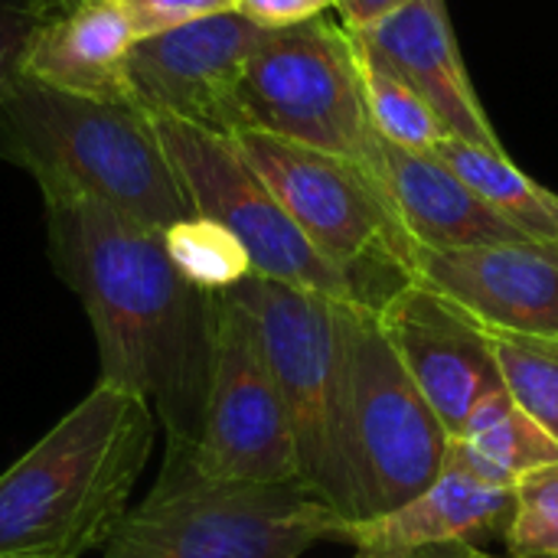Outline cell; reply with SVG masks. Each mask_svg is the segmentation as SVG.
Segmentation results:
<instances>
[{"label": "cell", "instance_id": "1", "mask_svg": "<svg viewBox=\"0 0 558 558\" xmlns=\"http://www.w3.org/2000/svg\"><path fill=\"white\" fill-rule=\"evenodd\" d=\"M46 229L49 262L88 314L98 383L141 396L163 445L193 448L213 369L216 294L173 268L163 232L101 203L52 199Z\"/></svg>", "mask_w": 558, "mask_h": 558}, {"label": "cell", "instance_id": "2", "mask_svg": "<svg viewBox=\"0 0 558 558\" xmlns=\"http://www.w3.org/2000/svg\"><path fill=\"white\" fill-rule=\"evenodd\" d=\"M154 409L108 383L69 409L0 474V558L105 549L157 448Z\"/></svg>", "mask_w": 558, "mask_h": 558}, {"label": "cell", "instance_id": "3", "mask_svg": "<svg viewBox=\"0 0 558 558\" xmlns=\"http://www.w3.org/2000/svg\"><path fill=\"white\" fill-rule=\"evenodd\" d=\"M0 160L23 167L46 203L92 199L157 232L193 216L137 105L95 101L20 75L0 105Z\"/></svg>", "mask_w": 558, "mask_h": 558}, {"label": "cell", "instance_id": "4", "mask_svg": "<svg viewBox=\"0 0 558 558\" xmlns=\"http://www.w3.org/2000/svg\"><path fill=\"white\" fill-rule=\"evenodd\" d=\"M226 294L252 317L262 340L288 409L301 484L343 520H356L347 412L350 320L360 304L258 275H248Z\"/></svg>", "mask_w": 558, "mask_h": 558}, {"label": "cell", "instance_id": "5", "mask_svg": "<svg viewBox=\"0 0 558 558\" xmlns=\"http://www.w3.org/2000/svg\"><path fill=\"white\" fill-rule=\"evenodd\" d=\"M340 526L304 484L213 481L186 448L163 445L154 490L128 510L105 558H301L337 543Z\"/></svg>", "mask_w": 558, "mask_h": 558}, {"label": "cell", "instance_id": "6", "mask_svg": "<svg viewBox=\"0 0 558 558\" xmlns=\"http://www.w3.org/2000/svg\"><path fill=\"white\" fill-rule=\"evenodd\" d=\"M229 137L307 242L353 281L369 311L409 284L412 242L366 167L262 131Z\"/></svg>", "mask_w": 558, "mask_h": 558}, {"label": "cell", "instance_id": "7", "mask_svg": "<svg viewBox=\"0 0 558 558\" xmlns=\"http://www.w3.org/2000/svg\"><path fill=\"white\" fill-rule=\"evenodd\" d=\"M235 131H262L369 170L376 131L350 33L327 16L265 29L232 92L229 134Z\"/></svg>", "mask_w": 558, "mask_h": 558}, {"label": "cell", "instance_id": "8", "mask_svg": "<svg viewBox=\"0 0 558 558\" xmlns=\"http://www.w3.org/2000/svg\"><path fill=\"white\" fill-rule=\"evenodd\" d=\"M350 471L356 520L389 513L422 494L445 468L441 418L392 353L376 311L356 307L350 320Z\"/></svg>", "mask_w": 558, "mask_h": 558}, {"label": "cell", "instance_id": "9", "mask_svg": "<svg viewBox=\"0 0 558 558\" xmlns=\"http://www.w3.org/2000/svg\"><path fill=\"white\" fill-rule=\"evenodd\" d=\"M147 118L183 183L193 216L226 226L245 245L252 275L366 307L353 281L307 242L229 134L160 111H147Z\"/></svg>", "mask_w": 558, "mask_h": 558}, {"label": "cell", "instance_id": "10", "mask_svg": "<svg viewBox=\"0 0 558 558\" xmlns=\"http://www.w3.org/2000/svg\"><path fill=\"white\" fill-rule=\"evenodd\" d=\"M193 468L213 481L301 484L294 435L278 383L252 317L222 291L216 294L213 369Z\"/></svg>", "mask_w": 558, "mask_h": 558}, {"label": "cell", "instance_id": "11", "mask_svg": "<svg viewBox=\"0 0 558 558\" xmlns=\"http://www.w3.org/2000/svg\"><path fill=\"white\" fill-rule=\"evenodd\" d=\"M409 281L464 311L484 330L558 337V242H490L409 252Z\"/></svg>", "mask_w": 558, "mask_h": 558}, {"label": "cell", "instance_id": "12", "mask_svg": "<svg viewBox=\"0 0 558 558\" xmlns=\"http://www.w3.org/2000/svg\"><path fill=\"white\" fill-rule=\"evenodd\" d=\"M262 36L265 26L229 10L137 39L128 59L137 108L229 134L232 92Z\"/></svg>", "mask_w": 558, "mask_h": 558}, {"label": "cell", "instance_id": "13", "mask_svg": "<svg viewBox=\"0 0 558 558\" xmlns=\"http://www.w3.org/2000/svg\"><path fill=\"white\" fill-rule=\"evenodd\" d=\"M376 320L451 438L487 396L504 392L484 327L428 288L415 281L402 284L376 311Z\"/></svg>", "mask_w": 558, "mask_h": 558}, {"label": "cell", "instance_id": "14", "mask_svg": "<svg viewBox=\"0 0 558 558\" xmlns=\"http://www.w3.org/2000/svg\"><path fill=\"white\" fill-rule=\"evenodd\" d=\"M513 517V487L494 484L471 468L445 458L441 474L402 507L343 520L337 543L356 558H415L448 546H487L504 539Z\"/></svg>", "mask_w": 558, "mask_h": 558}, {"label": "cell", "instance_id": "15", "mask_svg": "<svg viewBox=\"0 0 558 558\" xmlns=\"http://www.w3.org/2000/svg\"><path fill=\"white\" fill-rule=\"evenodd\" d=\"M353 43L389 65L441 118L451 137L500 150V137L471 85L445 0H412L392 16L350 33Z\"/></svg>", "mask_w": 558, "mask_h": 558}, {"label": "cell", "instance_id": "16", "mask_svg": "<svg viewBox=\"0 0 558 558\" xmlns=\"http://www.w3.org/2000/svg\"><path fill=\"white\" fill-rule=\"evenodd\" d=\"M134 43L118 0H39L23 75L69 95L137 105L128 78Z\"/></svg>", "mask_w": 558, "mask_h": 558}, {"label": "cell", "instance_id": "17", "mask_svg": "<svg viewBox=\"0 0 558 558\" xmlns=\"http://www.w3.org/2000/svg\"><path fill=\"white\" fill-rule=\"evenodd\" d=\"M369 173L405 239L418 248H468L523 239L435 154L405 150L376 134Z\"/></svg>", "mask_w": 558, "mask_h": 558}, {"label": "cell", "instance_id": "18", "mask_svg": "<svg viewBox=\"0 0 558 558\" xmlns=\"http://www.w3.org/2000/svg\"><path fill=\"white\" fill-rule=\"evenodd\" d=\"M448 458L494 484L517 487L526 474L558 464V441L504 389L471 412L464 428L448 441Z\"/></svg>", "mask_w": 558, "mask_h": 558}, {"label": "cell", "instance_id": "19", "mask_svg": "<svg viewBox=\"0 0 558 558\" xmlns=\"http://www.w3.org/2000/svg\"><path fill=\"white\" fill-rule=\"evenodd\" d=\"M432 154L448 163L523 239L558 242V193L523 173L504 147L494 150L448 134Z\"/></svg>", "mask_w": 558, "mask_h": 558}, {"label": "cell", "instance_id": "20", "mask_svg": "<svg viewBox=\"0 0 558 558\" xmlns=\"http://www.w3.org/2000/svg\"><path fill=\"white\" fill-rule=\"evenodd\" d=\"M356 65H360V82H363V101H366L369 124L383 141H389L396 147H405V150L432 154L448 137V128L441 124V118L389 65H383L379 59H373L360 46H356Z\"/></svg>", "mask_w": 558, "mask_h": 558}, {"label": "cell", "instance_id": "21", "mask_svg": "<svg viewBox=\"0 0 558 558\" xmlns=\"http://www.w3.org/2000/svg\"><path fill=\"white\" fill-rule=\"evenodd\" d=\"M510 399L558 441V337L484 330Z\"/></svg>", "mask_w": 558, "mask_h": 558}, {"label": "cell", "instance_id": "22", "mask_svg": "<svg viewBox=\"0 0 558 558\" xmlns=\"http://www.w3.org/2000/svg\"><path fill=\"white\" fill-rule=\"evenodd\" d=\"M163 248L173 268L206 294H222L252 275L245 245L206 216H186L167 226Z\"/></svg>", "mask_w": 558, "mask_h": 558}, {"label": "cell", "instance_id": "23", "mask_svg": "<svg viewBox=\"0 0 558 558\" xmlns=\"http://www.w3.org/2000/svg\"><path fill=\"white\" fill-rule=\"evenodd\" d=\"M504 546L513 558H558V464L526 474L513 487Z\"/></svg>", "mask_w": 558, "mask_h": 558}, {"label": "cell", "instance_id": "24", "mask_svg": "<svg viewBox=\"0 0 558 558\" xmlns=\"http://www.w3.org/2000/svg\"><path fill=\"white\" fill-rule=\"evenodd\" d=\"M118 7L128 13L134 36H154L163 29H177L206 16H219L235 10V0H118Z\"/></svg>", "mask_w": 558, "mask_h": 558}, {"label": "cell", "instance_id": "25", "mask_svg": "<svg viewBox=\"0 0 558 558\" xmlns=\"http://www.w3.org/2000/svg\"><path fill=\"white\" fill-rule=\"evenodd\" d=\"M39 0H0V105L23 75V52L36 23Z\"/></svg>", "mask_w": 558, "mask_h": 558}, {"label": "cell", "instance_id": "26", "mask_svg": "<svg viewBox=\"0 0 558 558\" xmlns=\"http://www.w3.org/2000/svg\"><path fill=\"white\" fill-rule=\"evenodd\" d=\"M327 7H333V0H235V13L265 29H281L324 16Z\"/></svg>", "mask_w": 558, "mask_h": 558}, {"label": "cell", "instance_id": "27", "mask_svg": "<svg viewBox=\"0 0 558 558\" xmlns=\"http://www.w3.org/2000/svg\"><path fill=\"white\" fill-rule=\"evenodd\" d=\"M412 0H333V7L340 10V26L347 33L366 29L386 16H392L396 10L409 7Z\"/></svg>", "mask_w": 558, "mask_h": 558}, {"label": "cell", "instance_id": "28", "mask_svg": "<svg viewBox=\"0 0 558 558\" xmlns=\"http://www.w3.org/2000/svg\"><path fill=\"white\" fill-rule=\"evenodd\" d=\"M415 558H513V556H490L481 546H448V549H432Z\"/></svg>", "mask_w": 558, "mask_h": 558}]
</instances>
